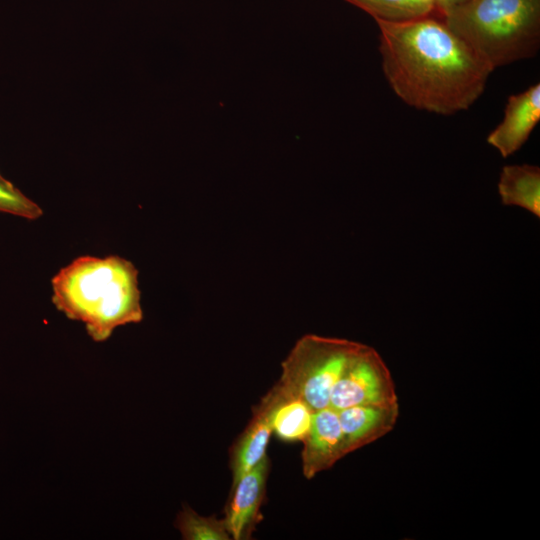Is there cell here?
<instances>
[{
  "label": "cell",
  "mask_w": 540,
  "mask_h": 540,
  "mask_svg": "<svg viewBox=\"0 0 540 540\" xmlns=\"http://www.w3.org/2000/svg\"><path fill=\"white\" fill-rule=\"evenodd\" d=\"M375 21L384 75L406 104L449 115L468 109L483 93L493 70L443 18Z\"/></svg>",
  "instance_id": "cell-1"
},
{
  "label": "cell",
  "mask_w": 540,
  "mask_h": 540,
  "mask_svg": "<svg viewBox=\"0 0 540 540\" xmlns=\"http://www.w3.org/2000/svg\"><path fill=\"white\" fill-rule=\"evenodd\" d=\"M51 287L55 307L82 322L95 342L143 319L138 270L123 257L80 256L53 276Z\"/></svg>",
  "instance_id": "cell-2"
},
{
  "label": "cell",
  "mask_w": 540,
  "mask_h": 540,
  "mask_svg": "<svg viewBox=\"0 0 540 540\" xmlns=\"http://www.w3.org/2000/svg\"><path fill=\"white\" fill-rule=\"evenodd\" d=\"M442 18L492 70L540 46V0H469Z\"/></svg>",
  "instance_id": "cell-3"
},
{
  "label": "cell",
  "mask_w": 540,
  "mask_h": 540,
  "mask_svg": "<svg viewBox=\"0 0 540 540\" xmlns=\"http://www.w3.org/2000/svg\"><path fill=\"white\" fill-rule=\"evenodd\" d=\"M360 343L316 334L302 336L282 362L275 384L304 401L314 412L329 407L331 392Z\"/></svg>",
  "instance_id": "cell-4"
},
{
  "label": "cell",
  "mask_w": 540,
  "mask_h": 540,
  "mask_svg": "<svg viewBox=\"0 0 540 540\" xmlns=\"http://www.w3.org/2000/svg\"><path fill=\"white\" fill-rule=\"evenodd\" d=\"M396 403L395 384L385 361L373 347L360 343L333 387L329 407L338 411L358 405Z\"/></svg>",
  "instance_id": "cell-5"
},
{
  "label": "cell",
  "mask_w": 540,
  "mask_h": 540,
  "mask_svg": "<svg viewBox=\"0 0 540 540\" xmlns=\"http://www.w3.org/2000/svg\"><path fill=\"white\" fill-rule=\"evenodd\" d=\"M270 460L266 456L231 486L223 518L233 540L250 539L261 521Z\"/></svg>",
  "instance_id": "cell-6"
},
{
  "label": "cell",
  "mask_w": 540,
  "mask_h": 540,
  "mask_svg": "<svg viewBox=\"0 0 540 540\" xmlns=\"http://www.w3.org/2000/svg\"><path fill=\"white\" fill-rule=\"evenodd\" d=\"M540 119V85L511 95L501 123L489 134L487 142L506 158L528 140Z\"/></svg>",
  "instance_id": "cell-7"
},
{
  "label": "cell",
  "mask_w": 540,
  "mask_h": 540,
  "mask_svg": "<svg viewBox=\"0 0 540 540\" xmlns=\"http://www.w3.org/2000/svg\"><path fill=\"white\" fill-rule=\"evenodd\" d=\"M301 452L302 473L312 479L346 456L337 411L330 407L314 412Z\"/></svg>",
  "instance_id": "cell-8"
},
{
  "label": "cell",
  "mask_w": 540,
  "mask_h": 540,
  "mask_svg": "<svg viewBox=\"0 0 540 540\" xmlns=\"http://www.w3.org/2000/svg\"><path fill=\"white\" fill-rule=\"evenodd\" d=\"M346 454L371 444L391 432L399 418V403L358 405L337 411Z\"/></svg>",
  "instance_id": "cell-9"
},
{
  "label": "cell",
  "mask_w": 540,
  "mask_h": 540,
  "mask_svg": "<svg viewBox=\"0 0 540 540\" xmlns=\"http://www.w3.org/2000/svg\"><path fill=\"white\" fill-rule=\"evenodd\" d=\"M272 408L273 401L267 393L254 407L251 420L232 445L230 451L232 484L267 456L266 450L273 433Z\"/></svg>",
  "instance_id": "cell-10"
},
{
  "label": "cell",
  "mask_w": 540,
  "mask_h": 540,
  "mask_svg": "<svg viewBox=\"0 0 540 540\" xmlns=\"http://www.w3.org/2000/svg\"><path fill=\"white\" fill-rule=\"evenodd\" d=\"M268 394L273 401V433L284 442H302L311 428L314 411L301 399L284 394L276 385Z\"/></svg>",
  "instance_id": "cell-11"
},
{
  "label": "cell",
  "mask_w": 540,
  "mask_h": 540,
  "mask_svg": "<svg viewBox=\"0 0 540 540\" xmlns=\"http://www.w3.org/2000/svg\"><path fill=\"white\" fill-rule=\"evenodd\" d=\"M504 205L522 207L540 217V169L538 166H504L498 183Z\"/></svg>",
  "instance_id": "cell-12"
},
{
  "label": "cell",
  "mask_w": 540,
  "mask_h": 540,
  "mask_svg": "<svg viewBox=\"0 0 540 540\" xmlns=\"http://www.w3.org/2000/svg\"><path fill=\"white\" fill-rule=\"evenodd\" d=\"M370 14L374 20L401 22L438 15L436 0H346Z\"/></svg>",
  "instance_id": "cell-13"
},
{
  "label": "cell",
  "mask_w": 540,
  "mask_h": 540,
  "mask_svg": "<svg viewBox=\"0 0 540 540\" xmlns=\"http://www.w3.org/2000/svg\"><path fill=\"white\" fill-rule=\"evenodd\" d=\"M175 527L184 540H230L224 519L202 516L188 505L177 514Z\"/></svg>",
  "instance_id": "cell-14"
},
{
  "label": "cell",
  "mask_w": 540,
  "mask_h": 540,
  "mask_svg": "<svg viewBox=\"0 0 540 540\" xmlns=\"http://www.w3.org/2000/svg\"><path fill=\"white\" fill-rule=\"evenodd\" d=\"M0 212L28 220L43 215L41 207L0 174Z\"/></svg>",
  "instance_id": "cell-15"
},
{
  "label": "cell",
  "mask_w": 540,
  "mask_h": 540,
  "mask_svg": "<svg viewBox=\"0 0 540 540\" xmlns=\"http://www.w3.org/2000/svg\"><path fill=\"white\" fill-rule=\"evenodd\" d=\"M469 0H436V9L438 15L442 18L449 11L465 4Z\"/></svg>",
  "instance_id": "cell-16"
}]
</instances>
